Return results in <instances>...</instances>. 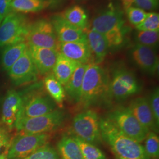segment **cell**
<instances>
[{"label": "cell", "instance_id": "cell-14", "mask_svg": "<svg viewBox=\"0 0 159 159\" xmlns=\"http://www.w3.org/2000/svg\"><path fill=\"white\" fill-rule=\"evenodd\" d=\"M23 100L24 96L20 92L12 90L7 93L2 105L1 121L8 130L15 127Z\"/></svg>", "mask_w": 159, "mask_h": 159}, {"label": "cell", "instance_id": "cell-10", "mask_svg": "<svg viewBox=\"0 0 159 159\" xmlns=\"http://www.w3.org/2000/svg\"><path fill=\"white\" fill-rule=\"evenodd\" d=\"M8 71L10 78L16 85L27 84L37 79L39 72L28 47Z\"/></svg>", "mask_w": 159, "mask_h": 159}, {"label": "cell", "instance_id": "cell-34", "mask_svg": "<svg viewBox=\"0 0 159 159\" xmlns=\"http://www.w3.org/2000/svg\"><path fill=\"white\" fill-rule=\"evenodd\" d=\"M12 138L8 130L0 127V159H6Z\"/></svg>", "mask_w": 159, "mask_h": 159}, {"label": "cell", "instance_id": "cell-8", "mask_svg": "<svg viewBox=\"0 0 159 159\" xmlns=\"http://www.w3.org/2000/svg\"><path fill=\"white\" fill-rule=\"evenodd\" d=\"M25 41L29 46L55 49L58 51L59 41L50 21L41 19L30 24Z\"/></svg>", "mask_w": 159, "mask_h": 159}, {"label": "cell", "instance_id": "cell-9", "mask_svg": "<svg viewBox=\"0 0 159 159\" xmlns=\"http://www.w3.org/2000/svg\"><path fill=\"white\" fill-rule=\"evenodd\" d=\"M139 90L140 86L135 75L125 68L117 70L108 84L110 95L117 100L127 98Z\"/></svg>", "mask_w": 159, "mask_h": 159}, {"label": "cell", "instance_id": "cell-22", "mask_svg": "<svg viewBox=\"0 0 159 159\" xmlns=\"http://www.w3.org/2000/svg\"><path fill=\"white\" fill-rule=\"evenodd\" d=\"M61 159H84L78 144L71 135L64 134L57 143Z\"/></svg>", "mask_w": 159, "mask_h": 159}, {"label": "cell", "instance_id": "cell-25", "mask_svg": "<svg viewBox=\"0 0 159 159\" xmlns=\"http://www.w3.org/2000/svg\"><path fill=\"white\" fill-rule=\"evenodd\" d=\"M61 16L68 23L77 28L85 30L87 26V14L80 6H75L69 8Z\"/></svg>", "mask_w": 159, "mask_h": 159}, {"label": "cell", "instance_id": "cell-18", "mask_svg": "<svg viewBox=\"0 0 159 159\" xmlns=\"http://www.w3.org/2000/svg\"><path fill=\"white\" fill-rule=\"evenodd\" d=\"M29 51L38 72L48 74L54 67L59 51L51 48L29 46Z\"/></svg>", "mask_w": 159, "mask_h": 159}, {"label": "cell", "instance_id": "cell-26", "mask_svg": "<svg viewBox=\"0 0 159 159\" xmlns=\"http://www.w3.org/2000/svg\"><path fill=\"white\" fill-rule=\"evenodd\" d=\"M46 90L51 98L59 106H63L66 96L63 85L57 80L53 74H48L44 80Z\"/></svg>", "mask_w": 159, "mask_h": 159}, {"label": "cell", "instance_id": "cell-4", "mask_svg": "<svg viewBox=\"0 0 159 159\" xmlns=\"http://www.w3.org/2000/svg\"><path fill=\"white\" fill-rule=\"evenodd\" d=\"M71 134L93 144L101 142L100 119L96 111L87 110L77 114L73 120Z\"/></svg>", "mask_w": 159, "mask_h": 159}, {"label": "cell", "instance_id": "cell-1", "mask_svg": "<svg viewBox=\"0 0 159 159\" xmlns=\"http://www.w3.org/2000/svg\"><path fill=\"white\" fill-rule=\"evenodd\" d=\"M102 139L108 144L116 157L124 159H150L144 146L127 136L109 118L100 120Z\"/></svg>", "mask_w": 159, "mask_h": 159}, {"label": "cell", "instance_id": "cell-35", "mask_svg": "<svg viewBox=\"0 0 159 159\" xmlns=\"http://www.w3.org/2000/svg\"><path fill=\"white\" fill-rule=\"evenodd\" d=\"M148 102L153 114L155 122L157 127L159 126V89L156 87L152 93Z\"/></svg>", "mask_w": 159, "mask_h": 159}, {"label": "cell", "instance_id": "cell-16", "mask_svg": "<svg viewBox=\"0 0 159 159\" xmlns=\"http://www.w3.org/2000/svg\"><path fill=\"white\" fill-rule=\"evenodd\" d=\"M58 51L64 56L80 64L93 63L92 53L87 41L60 43Z\"/></svg>", "mask_w": 159, "mask_h": 159}, {"label": "cell", "instance_id": "cell-3", "mask_svg": "<svg viewBox=\"0 0 159 159\" xmlns=\"http://www.w3.org/2000/svg\"><path fill=\"white\" fill-rule=\"evenodd\" d=\"M65 120V114L60 110H54L46 115L31 118L18 119L15 128L21 133L29 134H46L58 129Z\"/></svg>", "mask_w": 159, "mask_h": 159}, {"label": "cell", "instance_id": "cell-27", "mask_svg": "<svg viewBox=\"0 0 159 159\" xmlns=\"http://www.w3.org/2000/svg\"><path fill=\"white\" fill-rule=\"evenodd\" d=\"M78 144L84 159H106L105 154L93 144L87 142L71 134Z\"/></svg>", "mask_w": 159, "mask_h": 159}, {"label": "cell", "instance_id": "cell-11", "mask_svg": "<svg viewBox=\"0 0 159 159\" xmlns=\"http://www.w3.org/2000/svg\"><path fill=\"white\" fill-rule=\"evenodd\" d=\"M55 108L56 105L53 100L47 96L36 95L29 98H24L18 119L31 118L46 115L56 110Z\"/></svg>", "mask_w": 159, "mask_h": 159}, {"label": "cell", "instance_id": "cell-15", "mask_svg": "<svg viewBox=\"0 0 159 159\" xmlns=\"http://www.w3.org/2000/svg\"><path fill=\"white\" fill-rule=\"evenodd\" d=\"M50 21L59 43L87 41L85 31L68 23L61 15L53 16Z\"/></svg>", "mask_w": 159, "mask_h": 159}, {"label": "cell", "instance_id": "cell-32", "mask_svg": "<svg viewBox=\"0 0 159 159\" xmlns=\"http://www.w3.org/2000/svg\"><path fill=\"white\" fill-rule=\"evenodd\" d=\"M139 31H159V15L156 12H148L144 20L136 27Z\"/></svg>", "mask_w": 159, "mask_h": 159}, {"label": "cell", "instance_id": "cell-12", "mask_svg": "<svg viewBox=\"0 0 159 159\" xmlns=\"http://www.w3.org/2000/svg\"><path fill=\"white\" fill-rule=\"evenodd\" d=\"M125 25L123 11L117 7L110 6L94 18L91 29L106 34L114 29Z\"/></svg>", "mask_w": 159, "mask_h": 159}, {"label": "cell", "instance_id": "cell-2", "mask_svg": "<svg viewBox=\"0 0 159 159\" xmlns=\"http://www.w3.org/2000/svg\"><path fill=\"white\" fill-rule=\"evenodd\" d=\"M108 84L105 70L96 63L89 64L83 80L79 103L85 107L90 106L108 90Z\"/></svg>", "mask_w": 159, "mask_h": 159}, {"label": "cell", "instance_id": "cell-36", "mask_svg": "<svg viewBox=\"0 0 159 159\" xmlns=\"http://www.w3.org/2000/svg\"><path fill=\"white\" fill-rule=\"evenodd\" d=\"M134 3L144 11H153L158 7L159 0H134Z\"/></svg>", "mask_w": 159, "mask_h": 159}, {"label": "cell", "instance_id": "cell-20", "mask_svg": "<svg viewBox=\"0 0 159 159\" xmlns=\"http://www.w3.org/2000/svg\"><path fill=\"white\" fill-rule=\"evenodd\" d=\"M79 64L59 52L56 64L52 68L53 75L64 86L67 83Z\"/></svg>", "mask_w": 159, "mask_h": 159}, {"label": "cell", "instance_id": "cell-28", "mask_svg": "<svg viewBox=\"0 0 159 159\" xmlns=\"http://www.w3.org/2000/svg\"><path fill=\"white\" fill-rule=\"evenodd\" d=\"M129 29L125 25L114 29L104 34L108 42L110 48H117L123 45L125 41L126 35L129 33Z\"/></svg>", "mask_w": 159, "mask_h": 159}, {"label": "cell", "instance_id": "cell-23", "mask_svg": "<svg viewBox=\"0 0 159 159\" xmlns=\"http://www.w3.org/2000/svg\"><path fill=\"white\" fill-rule=\"evenodd\" d=\"M27 47L26 42H20L6 46L1 57V64L4 70L8 71Z\"/></svg>", "mask_w": 159, "mask_h": 159}, {"label": "cell", "instance_id": "cell-17", "mask_svg": "<svg viewBox=\"0 0 159 159\" xmlns=\"http://www.w3.org/2000/svg\"><path fill=\"white\" fill-rule=\"evenodd\" d=\"M128 108L140 124L148 130L155 133L159 131V127L156 125L148 100L146 98L140 97L134 99Z\"/></svg>", "mask_w": 159, "mask_h": 159}, {"label": "cell", "instance_id": "cell-39", "mask_svg": "<svg viewBox=\"0 0 159 159\" xmlns=\"http://www.w3.org/2000/svg\"><path fill=\"white\" fill-rule=\"evenodd\" d=\"M116 159H121V158H119V157H116Z\"/></svg>", "mask_w": 159, "mask_h": 159}, {"label": "cell", "instance_id": "cell-5", "mask_svg": "<svg viewBox=\"0 0 159 159\" xmlns=\"http://www.w3.org/2000/svg\"><path fill=\"white\" fill-rule=\"evenodd\" d=\"M2 21L0 25V47L25 42L30 24L24 15L12 11Z\"/></svg>", "mask_w": 159, "mask_h": 159}, {"label": "cell", "instance_id": "cell-19", "mask_svg": "<svg viewBox=\"0 0 159 159\" xmlns=\"http://www.w3.org/2000/svg\"><path fill=\"white\" fill-rule=\"evenodd\" d=\"M87 40L93 56V63L98 64L102 63L108 53V42L104 34L93 29L85 31Z\"/></svg>", "mask_w": 159, "mask_h": 159}, {"label": "cell", "instance_id": "cell-6", "mask_svg": "<svg viewBox=\"0 0 159 159\" xmlns=\"http://www.w3.org/2000/svg\"><path fill=\"white\" fill-rule=\"evenodd\" d=\"M108 118L127 136L140 143L144 142L150 131L140 124L128 107L116 108Z\"/></svg>", "mask_w": 159, "mask_h": 159}, {"label": "cell", "instance_id": "cell-30", "mask_svg": "<svg viewBox=\"0 0 159 159\" xmlns=\"http://www.w3.org/2000/svg\"><path fill=\"white\" fill-rule=\"evenodd\" d=\"M144 141V148L150 159H158L159 156V138L157 134L150 131Z\"/></svg>", "mask_w": 159, "mask_h": 159}, {"label": "cell", "instance_id": "cell-38", "mask_svg": "<svg viewBox=\"0 0 159 159\" xmlns=\"http://www.w3.org/2000/svg\"><path fill=\"white\" fill-rule=\"evenodd\" d=\"M121 1L123 3V5L125 10L126 9L131 7L132 4L134 2V0H121Z\"/></svg>", "mask_w": 159, "mask_h": 159}, {"label": "cell", "instance_id": "cell-13", "mask_svg": "<svg viewBox=\"0 0 159 159\" xmlns=\"http://www.w3.org/2000/svg\"><path fill=\"white\" fill-rule=\"evenodd\" d=\"M131 59L137 67L148 74H155L159 68V58L152 48L136 44L130 52Z\"/></svg>", "mask_w": 159, "mask_h": 159}, {"label": "cell", "instance_id": "cell-24", "mask_svg": "<svg viewBox=\"0 0 159 159\" xmlns=\"http://www.w3.org/2000/svg\"><path fill=\"white\" fill-rule=\"evenodd\" d=\"M52 2L49 0H12V11L35 12L47 8Z\"/></svg>", "mask_w": 159, "mask_h": 159}, {"label": "cell", "instance_id": "cell-29", "mask_svg": "<svg viewBox=\"0 0 159 159\" xmlns=\"http://www.w3.org/2000/svg\"><path fill=\"white\" fill-rule=\"evenodd\" d=\"M159 31H137L134 36L136 44L155 48L159 43Z\"/></svg>", "mask_w": 159, "mask_h": 159}, {"label": "cell", "instance_id": "cell-7", "mask_svg": "<svg viewBox=\"0 0 159 159\" xmlns=\"http://www.w3.org/2000/svg\"><path fill=\"white\" fill-rule=\"evenodd\" d=\"M48 134L18 133L12 139L6 159H25L38 148L47 144Z\"/></svg>", "mask_w": 159, "mask_h": 159}, {"label": "cell", "instance_id": "cell-33", "mask_svg": "<svg viewBox=\"0 0 159 159\" xmlns=\"http://www.w3.org/2000/svg\"><path fill=\"white\" fill-rule=\"evenodd\" d=\"M125 12L130 23L136 27L142 23L147 16V12L142 9L132 6L126 9Z\"/></svg>", "mask_w": 159, "mask_h": 159}, {"label": "cell", "instance_id": "cell-37", "mask_svg": "<svg viewBox=\"0 0 159 159\" xmlns=\"http://www.w3.org/2000/svg\"><path fill=\"white\" fill-rule=\"evenodd\" d=\"M12 0H0V23L11 12Z\"/></svg>", "mask_w": 159, "mask_h": 159}, {"label": "cell", "instance_id": "cell-31", "mask_svg": "<svg viewBox=\"0 0 159 159\" xmlns=\"http://www.w3.org/2000/svg\"><path fill=\"white\" fill-rule=\"evenodd\" d=\"M25 159H61L57 150L48 144L38 148Z\"/></svg>", "mask_w": 159, "mask_h": 159}, {"label": "cell", "instance_id": "cell-21", "mask_svg": "<svg viewBox=\"0 0 159 159\" xmlns=\"http://www.w3.org/2000/svg\"><path fill=\"white\" fill-rule=\"evenodd\" d=\"M88 65L79 64L67 83L64 86L65 93L74 102L79 103L83 80Z\"/></svg>", "mask_w": 159, "mask_h": 159}]
</instances>
